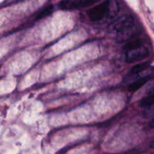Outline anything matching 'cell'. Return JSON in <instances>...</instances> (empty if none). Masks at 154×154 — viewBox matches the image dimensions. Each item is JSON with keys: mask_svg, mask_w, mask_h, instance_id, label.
Masks as SVG:
<instances>
[{"mask_svg": "<svg viewBox=\"0 0 154 154\" xmlns=\"http://www.w3.org/2000/svg\"><path fill=\"white\" fill-rule=\"evenodd\" d=\"M111 0H105L103 2L87 11V15L92 21H99L105 17L110 11Z\"/></svg>", "mask_w": 154, "mask_h": 154, "instance_id": "6da1fadb", "label": "cell"}, {"mask_svg": "<svg viewBox=\"0 0 154 154\" xmlns=\"http://www.w3.org/2000/svg\"><path fill=\"white\" fill-rule=\"evenodd\" d=\"M148 66H149V63H147V62L138 63V64L135 65V66L131 69L130 72H129V75H138V74L141 73V72H142L144 70L147 69Z\"/></svg>", "mask_w": 154, "mask_h": 154, "instance_id": "52a82bcc", "label": "cell"}, {"mask_svg": "<svg viewBox=\"0 0 154 154\" xmlns=\"http://www.w3.org/2000/svg\"><path fill=\"white\" fill-rule=\"evenodd\" d=\"M134 18L131 15H124L116 20L111 26V29L116 32H123L133 26Z\"/></svg>", "mask_w": 154, "mask_h": 154, "instance_id": "3957f363", "label": "cell"}, {"mask_svg": "<svg viewBox=\"0 0 154 154\" xmlns=\"http://www.w3.org/2000/svg\"><path fill=\"white\" fill-rule=\"evenodd\" d=\"M150 127L154 128V119H153V120L150 123Z\"/></svg>", "mask_w": 154, "mask_h": 154, "instance_id": "30bf717a", "label": "cell"}, {"mask_svg": "<svg viewBox=\"0 0 154 154\" xmlns=\"http://www.w3.org/2000/svg\"><path fill=\"white\" fill-rule=\"evenodd\" d=\"M142 40L140 38L133 39L132 41L128 42L126 45L123 46V51L126 53H130L132 51H137L138 49H141L142 46Z\"/></svg>", "mask_w": 154, "mask_h": 154, "instance_id": "277c9868", "label": "cell"}, {"mask_svg": "<svg viewBox=\"0 0 154 154\" xmlns=\"http://www.w3.org/2000/svg\"><path fill=\"white\" fill-rule=\"evenodd\" d=\"M154 105V93L146 97L143 98L140 102V105L142 108H148Z\"/></svg>", "mask_w": 154, "mask_h": 154, "instance_id": "ba28073f", "label": "cell"}, {"mask_svg": "<svg viewBox=\"0 0 154 154\" xmlns=\"http://www.w3.org/2000/svg\"><path fill=\"white\" fill-rule=\"evenodd\" d=\"M101 0H63L60 2V8L63 10H75L93 5Z\"/></svg>", "mask_w": 154, "mask_h": 154, "instance_id": "7a4b0ae2", "label": "cell"}, {"mask_svg": "<svg viewBox=\"0 0 154 154\" xmlns=\"http://www.w3.org/2000/svg\"><path fill=\"white\" fill-rule=\"evenodd\" d=\"M53 8H54L53 5H49L48 6V7L45 8L44 9H42V10L37 15H36L35 20H38L43 19V18L46 17H48V15L51 14L53 11Z\"/></svg>", "mask_w": 154, "mask_h": 154, "instance_id": "9c48e42d", "label": "cell"}, {"mask_svg": "<svg viewBox=\"0 0 154 154\" xmlns=\"http://www.w3.org/2000/svg\"><path fill=\"white\" fill-rule=\"evenodd\" d=\"M151 79V77L150 75L148 76H145V77H143V78H139L138 80H137L136 81H135L134 83H132L130 86L129 87V91L132 92H136L139 90L140 88L143 87L145 84H147L150 80Z\"/></svg>", "mask_w": 154, "mask_h": 154, "instance_id": "8992f818", "label": "cell"}, {"mask_svg": "<svg viewBox=\"0 0 154 154\" xmlns=\"http://www.w3.org/2000/svg\"><path fill=\"white\" fill-rule=\"evenodd\" d=\"M130 53H133V54H128L127 57H126V60L127 61L130 62H135L138 61V60H141V59H144V57H146L148 54V52H147V50H141L138 49L137 51H132V52Z\"/></svg>", "mask_w": 154, "mask_h": 154, "instance_id": "5b68a950", "label": "cell"}]
</instances>
